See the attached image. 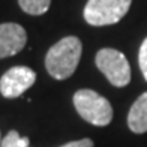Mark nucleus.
I'll use <instances>...</instances> for the list:
<instances>
[{
	"label": "nucleus",
	"mask_w": 147,
	"mask_h": 147,
	"mask_svg": "<svg viewBox=\"0 0 147 147\" xmlns=\"http://www.w3.org/2000/svg\"><path fill=\"white\" fill-rule=\"evenodd\" d=\"M81 53V41L77 36H66L48 50L45 56V68L53 78L66 80L75 72Z\"/></svg>",
	"instance_id": "obj_1"
},
{
	"label": "nucleus",
	"mask_w": 147,
	"mask_h": 147,
	"mask_svg": "<svg viewBox=\"0 0 147 147\" xmlns=\"http://www.w3.org/2000/svg\"><path fill=\"white\" fill-rule=\"evenodd\" d=\"M74 107L86 122L95 126H107L113 120V107L108 99L90 89H81L74 95Z\"/></svg>",
	"instance_id": "obj_2"
},
{
	"label": "nucleus",
	"mask_w": 147,
	"mask_h": 147,
	"mask_svg": "<svg viewBox=\"0 0 147 147\" xmlns=\"http://www.w3.org/2000/svg\"><path fill=\"white\" fill-rule=\"evenodd\" d=\"M132 0H89L84 8V20L90 26H110L122 20Z\"/></svg>",
	"instance_id": "obj_3"
},
{
	"label": "nucleus",
	"mask_w": 147,
	"mask_h": 147,
	"mask_svg": "<svg viewBox=\"0 0 147 147\" xmlns=\"http://www.w3.org/2000/svg\"><path fill=\"white\" fill-rule=\"evenodd\" d=\"M96 66L114 87H125L131 81V66L123 53L114 48H102L96 54Z\"/></svg>",
	"instance_id": "obj_4"
},
{
	"label": "nucleus",
	"mask_w": 147,
	"mask_h": 147,
	"mask_svg": "<svg viewBox=\"0 0 147 147\" xmlns=\"http://www.w3.org/2000/svg\"><path fill=\"white\" fill-rule=\"evenodd\" d=\"M36 81V72L29 66H14L0 78V93L3 98L14 99L21 96Z\"/></svg>",
	"instance_id": "obj_5"
},
{
	"label": "nucleus",
	"mask_w": 147,
	"mask_h": 147,
	"mask_svg": "<svg viewBox=\"0 0 147 147\" xmlns=\"http://www.w3.org/2000/svg\"><path fill=\"white\" fill-rule=\"evenodd\" d=\"M27 42V33L17 23L0 24V59L15 56Z\"/></svg>",
	"instance_id": "obj_6"
},
{
	"label": "nucleus",
	"mask_w": 147,
	"mask_h": 147,
	"mask_svg": "<svg viewBox=\"0 0 147 147\" xmlns=\"http://www.w3.org/2000/svg\"><path fill=\"white\" fill-rule=\"evenodd\" d=\"M128 126L135 134L147 132V92L132 104L128 114Z\"/></svg>",
	"instance_id": "obj_7"
},
{
	"label": "nucleus",
	"mask_w": 147,
	"mask_h": 147,
	"mask_svg": "<svg viewBox=\"0 0 147 147\" xmlns=\"http://www.w3.org/2000/svg\"><path fill=\"white\" fill-rule=\"evenodd\" d=\"M18 5L29 15H42L50 9L51 0H18Z\"/></svg>",
	"instance_id": "obj_8"
},
{
	"label": "nucleus",
	"mask_w": 147,
	"mask_h": 147,
	"mask_svg": "<svg viewBox=\"0 0 147 147\" xmlns=\"http://www.w3.org/2000/svg\"><path fill=\"white\" fill-rule=\"evenodd\" d=\"M0 147H29V138L21 137L17 131H9L8 135L2 140Z\"/></svg>",
	"instance_id": "obj_9"
},
{
	"label": "nucleus",
	"mask_w": 147,
	"mask_h": 147,
	"mask_svg": "<svg viewBox=\"0 0 147 147\" xmlns=\"http://www.w3.org/2000/svg\"><path fill=\"white\" fill-rule=\"evenodd\" d=\"M138 63H140V69H141L143 75L147 81V38L143 41L141 47H140V54H138Z\"/></svg>",
	"instance_id": "obj_10"
},
{
	"label": "nucleus",
	"mask_w": 147,
	"mask_h": 147,
	"mask_svg": "<svg viewBox=\"0 0 147 147\" xmlns=\"http://www.w3.org/2000/svg\"><path fill=\"white\" fill-rule=\"evenodd\" d=\"M60 147H95V146H93V141L90 138H83V140H77V141L66 143Z\"/></svg>",
	"instance_id": "obj_11"
},
{
	"label": "nucleus",
	"mask_w": 147,
	"mask_h": 147,
	"mask_svg": "<svg viewBox=\"0 0 147 147\" xmlns=\"http://www.w3.org/2000/svg\"><path fill=\"white\" fill-rule=\"evenodd\" d=\"M0 146H2V137H0Z\"/></svg>",
	"instance_id": "obj_12"
}]
</instances>
